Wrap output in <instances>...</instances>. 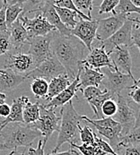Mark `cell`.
Wrapping results in <instances>:
<instances>
[{
  "mask_svg": "<svg viewBox=\"0 0 140 155\" xmlns=\"http://www.w3.org/2000/svg\"><path fill=\"white\" fill-rule=\"evenodd\" d=\"M82 94H83V98L88 101L90 100H92L95 97H98L102 94H103L105 91H107L106 89H104L103 91L101 90L99 87H96V86H88L86 88L83 89L82 91Z\"/></svg>",
  "mask_w": 140,
  "mask_h": 155,
  "instance_id": "obj_35",
  "label": "cell"
},
{
  "mask_svg": "<svg viewBox=\"0 0 140 155\" xmlns=\"http://www.w3.org/2000/svg\"><path fill=\"white\" fill-rule=\"evenodd\" d=\"M115 101L118 105V110L112 118L121 126V134L125 135L134 129L136 122L135 109L131 105L130 101L122 94L116 95Z\"/></svg>",
  "mask_w": 140,
  "mask_h": 155,
  "instance_id": "obj_6",
  "label": "cell"
},
{
  "mask_svg": "<svg viewBox=\"0 0 140 155\" xmlns=\"http://www.w3.org/2000/svg\"><path fill=\"white\" fill-rule=\"evenodd\" d=\"M130 91L128 92V97L130 100L133 101L134 103L137 105H140V84L138 86L132 87L129 89Z\"/></svg>",
  "mask_w": 140,
  "mask_h": 155,
  "instance_id": "obj_43",
  "label": "cell"
},
{
  "mask_svg": "<svg viewBox=\"0 0 140 155\" xmlns=\"http://www.w3.org/2000/svg\"><path fill=\"white\" fill-rule=\"evenodd\" d=\"M10 111H11V107L7 103L5 102L0 105V116L1 117H6L9 115Z\"/></svg>",
  "mask_w": 140,
  "mask_h": 155,
  "instance_id": "obj_45",
  "label": "cell"
},
{
  "mask_svg": "<svg viewBox=\"0 0 140 155\" xmlns=\"http://www.w3.org/2000/svg\"><path fill=\"white\" fill-rule=\"evenodd\" d=\"M11 51V44L9 39V31L5 33H0V57L8 54Z\"/></svg>",
  "mask_w": 140,
  "mask_h": 155,
  "instance_id": "obj_38",
  "label": "cell"
},
{
  "mask_svg": "<svg viewBox=\"0 0 140 155\" xmlns=\"http://www.w3.org/2000/svg\"><path fill=\"white\" fill-rule=\"evenodd\" d=\"M82 64L93 69H101L103 67H108L112 71H115L110 55L105 51V49L101 47H94L90 50V53L82 61Z\"/></svg>",
  "mask_w": 140,
  "mask_h": 155,
  "instance_id": "obj_14",
  "label": "cell"
},
{
  "mask_svg": "<svg viewBox=\"0 0 140 155\" xmlns=\"http://www.w3.org/2000/svg\"><path fill=\"white\" fill-rule=\"evenodd\" d=\"M102 72L104 74V79L102 80V84L108 91L115 96L121 94L124 90H129L132 85L137 83L134 76L121 73L118 70L112 71L110 68L105 67Z\"/></svg>",
  "mask_w": 140,
  "mask_h": 155,
  "instance_id": "obj_4",
  "label": "cell"
},
{
  "mask_svg": "<svg viewBox=\"0 0 140 155\" xmlns=\"http://www.w3.org/2000/svg\"><path fill=\"white\" fill-rule=\"evenodd\" d=\"M82 121L81 116L75 110L72 101L61 107L58 136L52 153H57L66 143H76L79 140V126Z\"/></svg>",
  "mask_w": 140,
  "mask_h": 155,
  "instance_id": "obj_3",
  "label": "cell"
},
{
  "mask_svg": "<svg viewBox=\"0 0 140 155\" xmlns=\"http://www.w3.org/2000/svg\"><path fill=\"white\" fill-rule=\"evenodd\" d=\"M2 143L0 151L17 150L20 147H30L42 134L30 125L24 123H11L0 131Z\"/></svg>",
  "mask_w": 140,
  "mask_h": 155,
  "instance_id": "obj_2",
  "label": "cell"
},
{
  "mask_svg": "<svg viewBox=\"0 0 140 155\" xmlns=\"http://www.w3.org/2000/svg\"><path fill=\"white\" fill-rule=\"evenodd\" d=\"M77 75L79 78V91L88 86L99 87L104 79V74L101 69H93L84 64L81 65Z\"/></svg>",
  "mask_w": 140,
  "mask_h": 155,
  "instance_id": "obj_16",
  "label": "cell"
},
{
  "mask_svg": "<svg viewBox=\"0 0 140 155\" xmlns=\"http://www.w3.org/2000/svg\"><path fill=\"white\" fill-rule=\"evenodd\" d=\"M23 123L26 125H32L40 118V102L32 103L30 101L23 105Z\"/></svg>",
  "mask_w": 140,
  "mask_h": 155,
  "instance_id": "obj_23",
  "label": "cell"
},
{
  "mask_svg": "<svg viewBox=\"0 0 140 155\" xmlns=\"http://www.w3.org/2000/svg\"><path fill=\"white\" fill-rule=\"evenodd\" d=\"M61 74H67L66 69L55 56H51L39 66H37L32 71L28 73L25 77L26 79L43 78L49 82L52 78Z\"/></svg>",
  "mask_w": 140,
  "mask_h": 155,
  "instance_id": "obj_8",
  "label": "cell"
},
{
  "mask_svg": "<svg viewBox=\"0 0 140 155\" xmlns=\"http://www.w3.org/2000/svg\"><path fill=\"white\" fill-rule=\"evenodd\" d=\"M44 149H45V145L43 144L42 139H41L36 148H32V147L29 148L27 155H44Z\"/></svg>",
  "mask_w": 140,
  "mask_h": 155,
  "instance_id": "obj_44",
  "label": "cell"
},
{
  "mask_svg": "<svg viewBox=\"0 0 140 155\" xmlns=\"http://www.w3.org/2000/svg\"><path fill=\"white\" fill-rule=\"evenodd\" d=\"M53 31L45 36L32 37L29 40L28 53L32 57L36 66L53 56L51 50V41Z\"/></svg>",
  "mask_w": 140,
  "mask_h": 155,
  "instance_id": "obj_7",
  "label": "cell"
},
{
  "mask_svg": "<svg viewBox=\"0 0 140 155\" xmlns=\"http://www.w3.org/2000/svg\"><path fill=\"white\" fill-rule=\"evenodd\" d=\"M54 4L56 6L58 7H62V8H67V9H70V10H73L75 11V13L78 14V15L83 18L84 20H92L90 18H88L86 15H85L83 13H81L80 11H78L76 9V7L75 6L74 3L72 0H54Z\"/></svg>",
  "mask_w": 140,
  "mask_h": 155,
  "instance_id": "obj_36",
  "label": "cell"
},
{
  "mask_svg": "<svg viewBox=\"0 0 140 155\" xmlns=\"http://www.w3.org/2000/svg\"><path fill=\"white\" fill-rule=\"evenodd\" d=\"M9 30L11 51H22L29 43L30 37L19 18L14 22Z\"/></svg>",
  "mask_w": 140,
  "mask_h": 155,
  "instance_id": "obj_18",
  "label": "cell"
},
{
  "mask_svg": "<svg viewBox=\"0 0 140 155\" xmlns=\"http://www.w3.org/2000/svg\"><path fill=\"white\" fill-rule=\"evenodd\" d=\"M97 28V19L84 20L83 18H79L75 28L71 30V34L79 39L90 51L92 49L93 41L96 38Z\"/></svg>",
  "mask_w": 140,
  "mask_h": 155,
  "instance_id": "obj_13",
  "label": "cell"
},
{
  "mask_svg": "<svg viewBox=\"0 0 140 155\" xmlns=\"http://www.w3.org/2000/svg\"><path fill=\"white\" fill-rule=\"evenodd\" d=\"M115 97L116 96L114 94H112V92L107 91L103 94L88 101L87 102L89 103V105L91 106L92 110L94 112V118L93 119H101V118L104 117L102 115V107L103 102L109 99H115Z\"/></svg>",
  "mask_w": 140,
  "mask_h": 155,
  "instance_id": "obj_25",
  "label": "cell"
},
{
  "mask_svg": "<svg viewBox=\"0 0 140 155\" xmlns=\"http://www.w3.org/2000/svg\"><path fill=\"white\" fill-rule=\"evenodd\" d=\"M22 14H23V6L19 5H7L5 10V21L8 29L19 18V16Z\"/></svg>",
  "mask_w": 140,
  "mask_h": 155,
  "instance_id": "obj_28",
  "label": "cell"
},
{
  "mask_svg": "<svg viewBox=\"0 0 140 155\" xmlns=\"http://www.w3.org/2000/svg\"><path fill=\"white\" fill-rule=\"evenodd\" d=\"M47 0H27L23 5V15L32 13H37L46 3Z\"/></svg>",
  "mask_w": 140,
  "mask_h": 155,
  "instance_id": "obj_32",
  "label": "cell"
},
{
  "mask_svg": "<svg viewBox=\"0 0 140 155\" xmlns=\"http://www.w3.org/2000/svg\"><path fill=\"white\" fill-rule=\"evenodd\" d=\"M134 109H135V116H136V122H135L134 128H138L140 127V105H138L137 108L134 107Z\"/></svg>",
  "mask_w": 140,
  "mask_h": 155,
  "instance_id": "obj_47",
  "label": "cell"
},
{
  "mask_svg": "<svg viewBox=\"0 0 140 155\" xmlns=\"http://www.w3.org/2000/svg\"><path fill=\"white\" fill-rule=\"evenodd\" d=\"M131 13H137L140 15V7L134 5L130 0H119L112 14L129 15Z\"/></svg>",
  "mask_w": 140,
  "mask_h": 155,
  "instance_id": "obj_27",
  "label": "cell"
},
{
  "mask_svg": "<svg viewBox=\"0 0 140 155\" xmlns=\"http://www.w3.org/2000/svg\"><path fill=\"white\" fill-rule=\"evenodd\" d=\"M131 1V3L134 5H136L137 7H140V0H130Z\"/></svg>",
  "mask_w": 140,
  "mask_h": 155,
  "instance_id": "obj_51",
  "label": "cell"
},
{
  "mask_svg": "<svg viewBox=\"0 0 140 155\" xmlns=\"http://www.w3.org/2000/svg\"><path fill=\"white\" fill-rule=\"evenodd\" d=\"M30 100L25 97L22 96L17 99L13 100V104L11 107V111L9 115L4 119L3 121L0 122V131L4 129L8 124L11 123H23V105L29 101Z\"/></svg>",
  "mask_w": 140,
  "mask_h": 155,
  "instance_id": "obj_21",
  "label": "cell"
},
{
  "mask_svg": "<svg viewBox=\"0 0 140 155\" xmlns=\"http://www.w3.org/2000/svg\"><path fill=\"white\" fill-rule=\"evenodd\" d=\"M119 145H138L140 146V127L138 128H134L131 132H129L125 135H122L118 146Z\"/></svg>",
  "mask_w": 140,
  "mask_h": 155,
  "instance_id": "obj_30",
  "label": "cell"
},
{
  "mask_svg": "<svg viewBox=\"0 0 140 155\" xmlns=\"http://www.w3.org/2000/svg\"><path fill=\"white\" fill-rule=\"evenodd\" d=\"M27 0H8V5H19L23 6Z\"/></svg>",
  "mask_w": 140,
  "mask_h": 155,
  "instance_id": "obj_48",
  "label": "cell"
},
{
  "mask_svg": "<svg viewBox=\"0 0 140 155\" xmlns=\"http://www.w3.org/2000/svg\"><path fill=\"white\" fill-rule=\"evenodd\" d=\"M7 2H8V0H0V10L3 8L4 5H5V3H7Z\"/></svg>",
  "mask_w": 140,
  "mask_h": 155,
  "instance_id": "obj_52",
  "label": "cell"
},
{
  "mask_svg": "<svg viewBox=\"0 0 140 155\" xmlns=\"http://www.w3.org/2000/svg\"><path fill=\"white\" fill-rule=\"evenodd\" d=\"M75 6L78 11L83 13L88 18H92V11H93V0H72Z\"/></svg>",
  "mask_w": 140,
  "mask_h": 155,
  "instance_id": "obj_31",
  "label": "cell"
},
{
  "mask_svg": "<svg viewBox=\"0 0 140 155\" xmlns=\"http://www.w3.org/2000/svg\"><path fill=\"white\" fill-rule=\"evenodd\" d=\"M94 142L95 143L98 145V147L106 154L111 155H118L115 153V151L113 150V148L111 146V144L109 143H107L106 141H104L103 139L98 137L96 134H94Z\"/></svg>",
  "mask_w": 140,
  "mask_h": 155,
  "instance_id": "obj_40",
  "label": "cell"
},
{
  "mask_svg": "<svg viewBox=\"0 0 140 155\" xmlns=\"http://www.w3.org/2000/svg\"><path fill=\"white\" fill-rule=\"evenodd\" d=\"M72 80L68 77V74H61L57 77L52 78L48 82V93L45 96L44 100L47 102L49 101L51 99L56 97L58 94H59L62 91H64L67 88Z\"/></svg>",
  "mask_w": 140,
  "mask_h": 155,
  "instance_id": "obj_22",
  "label": "cell"
},
{
  "mask_svg": "<svg viewBox=\"0 0 140 155\" xmlns=\"http://www.w3.org/2000/svg\"><path fill=\"white\" fill-rule=\"evenodd\" d=\"M85 44L74 35L65 36L58 31H53L51 41V50L53 56L61 63L67 71V74L73 81L85 58Z\"/></svg>",
  "mask_w": 140,
  "mask_h": 155,
  "instance_id": "obj_1",
  "label": "cell"
},
{
  "mask_svg": "<svg viewBox=\"0 0 140 155\" xmlns=\"http://www.w3.org/2000/svg\"><path fill=\"white\" fill-rule=\"evenodd\" d=\"M114 151L118 155H140V146L119 145Z\"/></svg>",
  "mask_w": 140,
  "mask_h": 155,
  "instance_id": "obj_37",
  "label": "cell"
},
{
  "mask_svg": "<svg viewBox=\"0 0 140 155\" xmlns=\"http://www.w3.org/2000/svg\"><path fill=\"white\" fill-rule=\"evenodd\" d=\"M48 155H80L78 152H76L74 148H71L70 147L69 150L68 151H65V152H61V153H51Z\"/></svg>",
  "mask_w": 140,
  "mask_h": 155,
  "instance_id": "obj_46",
  "label": "cell"
},
{
  "mask_svg": "<svg viewBox=\"0 0 140 155\" xmlns=\"http://www.w3.org/2000/svg\"><path fill=\"white\" fill-rule=\"evenodd\" d=\"M118 2L119 0H103L99 7V14L102 15V14L113 13Z\"/></svg>",
  "mask_w": 140,
  "mask_h": 155,
  "instance_id": "obj_39",
  "label": "cell"
},
{
  "mask_svg": "<svg viewBox=\"0 0 140 155\" xmlns=\"http://www.w3.org/2000/svg\"><path fill=\"white\" fill-rule=\"evenodd\" d=\"M59 125L60 117L56 114L55 110L47 109L42 103H40V118L35 123L30 126L37 129L42 134V136L43 137V144L46 145L47 142L51 134L55 131L58 132Z\"/></svg>",
  "mask_w": 140,
  "mask_h": 155,
  "instance_id": "obj_5",
  "label": "cell"
},
{
  "mask_svg": "<svg viewBox=\"0 0 140 155\" xmlns=\"http://www.w3.org/2000/svg\"><path fill=\"white\" fill-rule=\"evenodd\" d=\"M19 20L25 28L30 38L36 36H45L52 31H57L56 28L48 22L41 14H36L35 17L32 19L21 15L19 16Z\"/></svg>",
  "mask_w": 140,
  "mask_h": 155,
  "instance_id": "obj_11",
  "label": "cell"
},
{
  "mask_svg": "<svg viewBox=\"0 0 140 155\" xmlns=\"http://www.w3.org/2000/svg\"><path fill=\"white\" fill-rule=\"evenodd\" d=\"M36 14H41L48 22L56 28V30L60 34L65 35V36L72 35L71 34V29H68L60 21L59 16L58 15V14L55 10L54 0H47L45 5Z\"/></svg>",
  "mask_w": 140,
  "mask_h": 155,
  "instance_id": "obj_17",
  "label": "cell"
},
{
  "mask_svg": "<svg viewBox=\"0 0 140 155\" xmlns=\"http://www.w3.org/2000/svg\"><path fill=\"white\" fill-rule=\"evenodd\" d=\"M118 110V105H117L115 99H109L105 101L102 107V112L103 117H112Z\"/></svg>",
  "mask_w": 140,
  "mask_h": 155,
  "instance_id": "obj_34",
  "label": "cell"
},
{
  "mask_svg": "<svg viewBox=\"0 0 140 155\" xmlns=\"http://www.w3.org/2000/svg\"><path fill=\"white\" fill-rule=\"evenodd\" d=\"M79 140L83 143H94V134L90 127L84 126L81 127V124L79 126Z\"/></svg>",
  "mask_w": 140,
  "mask_h": 155,
  "instance_id": "obj_33",
  "label": "cell"
},
{
  "mask_svg": "<svg viewBox=\"0 0 140 155\" xmlns=\"http://www.w3.org/2000/svg\"><path fill=\"white\" fill-rule=\"evenodd\" d=\"M27 80L24 75L17 74L10 69L0 68V93L5 94L20 86Z\"/></svg>",
  "mask_w": 140,
  "mask_h": 155,
  "instance_id": "obj_20",
  "label": "cell"
},
{
  "mask_svg": "<svg viewBox=\"0 0 140 155\" xmlns=\"http://www.w3.org/2000/svg\"><path fill=\"white\" fill-rule=\"evenodd\" d=\"M8 2L5 3L3 6V8L0 10V33H5L8 32V28L6 25V21H5V10L7 7Z\"/></svg>",
  "mask_w": 140,
  "mask_h": 155,
  "instance_id": "obj_42",
  "label": "cell"
},
{
  "mask_svg": "<svg viewBox=\"0 0 140 155\" xmlns=\"http://www.w3.org/2000/svg\"><path fill=\"white\" fill-rule=\"evenodd\" d=\"M71 148H76L80 151V153L83 155H106L95 143L89 144V143H83V144H77V143H70Z\"/></svg>",
  "mask_w": 140,
  "mask_h": 155,
  "instance_id": "obj_29",
  "label": "cell"
},
{
  "mask_svg": "<svg viewBox=\"0 0 140 155\" xmlns=\"http://www.w3.org/2000/svg\"><path fill=\"white\" fill-rule=\"evenodd\" d=\"M79 91V78L78 75L71 82L69 85L62 91L59 94H58L56 97L51 99L49 101H48L46 104H42L47 109H57L58 107H62L65 104H67L68 101H72V99L77 98L76 91Z\"/></svg>",
  "mask_w": 140,
  "mask_h": 155,
  "instance_id": "obj_19",
  "label": "cell"
},
{
  "mask_svg": "<svg viewBox=\"0 0 140 155\" xmlns=\"http://www.w3.org/2000/svg\"><path fill=\"white\" fill-rule=\"evenodd\" d=\"M133 24L134 22L128 16L119 30H118L112 37L101 42V46L105 49V51L109 55L117 47L119 46L131 47V31H132Z\"/></svg>",
  "mask_w": 140,
  "mask_h": 155,
  "instance_id": "obj_10",
  "label": "cell"
},
{
  "mask_svg": "<svg viewBox=\"0 0 140 155\" xmlns=\"http://www.w3.org/2000/svg\"><path fill=\"white\" fill-rule=\"evenodd\" d=\"M139 84H140V78L138 79V80H137V83H136V84H135L134 85H132V86H131L130 88H132V87H135V86H138V85H139Z\"/></svg>",
  "mask_w": 140,
  "mask_h": 155,
  "instance_id": "obj_54",
  "label": "cell"
},
{
  "mask_svg": "<svg viewBox=\"0 0 140 155\" xmlns=\"http://www.w3.org/2000/svg\"><path fill=\"white\" fill-rule=\"evenodd\" d=\"M112 62L115 67L121 73L128 74L133 76L132 74V59L129 53V47L119 46L110 54Z\"/></svg>",
  "mask_w": 140,
  "mask_h": 155,
  "instance_id": "obj_15",
  "label": "cell"
},
{
  "mask_svg": "<svg viewBox=\"0 0 140 155\" xmlns=\"http://www.w3.org/2000/svg\"><path fill=\"white\" fill-rule=\"evenodd\" d=\"M5 98H6V95L4 94V93H0V105L5 103Z\"/></svg>",
  "mask_w": 140,
  "mask_h": 155,
  "instance_id": "obj_50",
  "label": "cell"
},
{
  "mask_svg": "<svg viewBox=\"0 0 140 155\" xmlns=\"http://www.w3.org/2000/svg\"><path fill=\"white\" fill-rule=\"evenodd\" d=\"M130 18H131V20H132L133 22H138V23H139L140 24V20H138V18H135V17H130Z\"/></svg>",
  "mask_w": 140,
  "mask_h": 155,
  "instance_id": "obj_53",
  "label": "cell"
},
{
  "mask_svg": "<svg viewBox=\"0 0 140 155\" xmlns=\"http://www.w3.org/2000/svg\"><path fill=\"white\" fill-rule=\"evenodd\" d=\"M8 155H25V153L24 152H21V151H18V150H13Z\"/></svg>",
  "mask_w": 140,
  "mask_h": 155,
  "instance_id": "obj_49",
  "label": "cell"
},
{
  "mask_svg": "<svg viewBox=\"0 0 140 155\" xmlns=\"http://www.w3.org/2000/svg\"><path fill=\"white\" fill-rule=\"evenodd\" d=\"M36 67L32 57L29 53H24L23 51H10L4 64L5 68L24 76Z\"/></svg>",
  "mask_w": 140,
  "mask_h": 155,
  "instance_id": "obj_9",
  "label": "cell"
},
{
  "mask_svg": "<svg viewBox=\"0 0 140 155\" xmlns=\"http://www.w3.org/2000/svg\"><path fill=\"white\" fill-rule=\"evenodd\" d=\"M132 46H136L139 49L140 55V24L135 22L131 31V47Z\"/></svg>",
  "mask_w": 140,
  "mask_h": 155,
  "instance_id": "obj_41",
  "label": "cell"
},
{
  "mask_svg": "<svg viewBox=\"0 0 140 155\" xmlns=\"http://www.w3.org/2000/svg\"><path fill=\"white\" fill-rule=\"evenodd\" d=\"M55 10L59 16L60 21L63 24H65L68 29H73L76 25L77 21L79 18H81L77 13H75L73 10L67 9V8H62V7H58L55 5Z\"/></svg>",
  "mask_w": 140,
  "mask_h": 155,
  "instance_id": "obj_24",
  "label": "cell"
},
{
  "mask_svg": "<svg viewBox=\"0 0 140 155\" xmlns=\"http://www.w3.org/2000/svg\"><path fill=\"white\" fill-rule=\"evenodd\" d=\"M48 82L43 78H34L31 84V90L37 99L45 98L48 93Z\"/></svg>",
  "mask_w": 140,
  "mask_h": 155,
  "instance_id": "obj_26",
  "label": "cell"
},
{
  "mask_svg": "<svg viewBox=\"0 0 140 155\" xmlns=\"http://www.w3.org/2000/svg\"><path fill=\"white\" fill-rule=\"evenodd\" d=\"M128 15L113 14L112 16L104 19H97L98 28L96 31V39L102 42L112 37L124 24Z\"/></svg>",
  "mask_w": 140,
  "mask_h": 155,
  "instance_id": "obj_12",
  "label": "cell"
}]
</instances>
